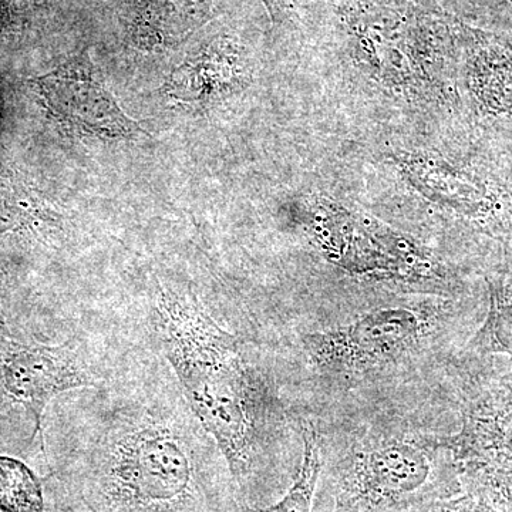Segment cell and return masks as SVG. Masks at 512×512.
Here are the masks:
<instances>
[{
	"mask_svg": "<svg viewBox=\"0 0 512 512\" xmlns=\"http://www.w3.org/2000/svg\"><path fill=\"white\" fill-rule=\"evenodd\" d=\"M101 480L110 504L126 512H175L192 500L194 461L170 430L143 429L120 441Z\"/></svg>",
	"mask_w": 512,
	"mask_h": 512,
	"instance_id": "2",
	"label": "cell"
},
{
	"mask_svg": "<svg viewBox=\"0 0 512 512\" xmlns=\"http://www.w3.org/2000/svg\"><path fill=\"white\" fill-rule=\"evenodd\" d=\"M156 325L192 412L217 441L231 473L245 476L254 457L255 423L237 340L200 303L174 292L161 293Z\"/></svg>",
	"mask_w": 512,
	"mask_h": 512,
	"instance_id": "1",
	"label": "cell"
},
{
	"mask_svg": "<svg viewBox=\"0 0 512 512\" xmlns=\"http://www.w3.org/2000/svg\"><path fill=\"white\" fill-rule=\"evenodd\" d=\"M430 477V458L421 447L392 441L356 454L346 483L353 500L379 508L409 501Z\"/></svg>",
	"mask_w": 512,
	"mask_h": 512,
	"instance_id": "6",
	"label": "cell"
},
{
	"mask_svg": "<svg viewBox=\"0 0 512 512\" xmlns=\"http://www.w3.org/2000/svg\"><path fill=\"white\" fill-rule=\"evenodd\" d=\"M32 84L57 123L80 136L119 140L144 133L120 109L89 57H76Z\"/></svg>",
	"mask_w": 512,
	"mask_h": 512,
	"instance_id": "4",
	"label": "cell"
},
{
	"mask_svg": "<svg viewBox=\"0 0 512 512\" xmlns=\"http://www.w3.org/2000/svg\"><path fill=\"white\" fill-rule=\"evenodd\" d=\"M423 320L403 308L379 309L349 325L311 333L305 349L323 373H363L402 359L419 345Z\"/></svg>",
	"mask_w": 512,
	"mask_h": 512,
	"instance_id": "3",
	"label": "cell"
},
{
	"mask_svg": "<svg viewBox=\"0 0 512 512\" xmlns=\"http://www.w3.org/2000/svg\"><path fill=\"white\" fill-rule=\"evenodd\" d=\"M468 491L493 512H512V468L463 467Z\"/></svg>",
	"mask_w": 512,
	"mask_h": 512,
	"instance_id": "11",
	"label": "cell"
},
{
	"mask_svg": "<svg viewBox=\"0 0 512 512\" xmlns=\"http://www.w3.org/2000/svg\"><path fill=\"white\" fill-rule=\"evenodd\" d=\"M468 349L481 356H503L512 365V282L491 288L487 313Z\"/></svg>",
	"mask_w": 512,
	"mask_h": 512,
	"instance_id": "8",
	"label": "cell"
},
{
	"mask_svg": "<svg viewBox=\"0 0 512 512\" xmlns=\"http://www.w3.org/2000/svg\"><path fill=\"white\" fill-rule=\"evenodd\" d=\"M0 382L28 410L37 434L50 400L92 386L93 379L70 346H13L0 355Z\"/></svg>",
	"mask_w": 512,
	"mask_h": 512,
	"instance_id": "5",
	"label": "cell"
},
{
	"mask_svg": "<svg viewBox=\"0 0 512 512\" xmlns=\"http://www.w3.org/2000/svg\"><path fill=\"white\" fill-rule=\"evenodd\" d=\"M303 456L295 483L281 501L258 512H312L313 495L322 470L319 434L311 423L303 424Z\"/></svg>",
	"mask_w": 512,
	"mask_h": 512,
	"instance_id": "9",
	"label": "cell"
},
{
	"mask_svg": "<svg viewBox=\"0 0 512 512\" xmlns=\"http://www.w3.org/2000/svg\"><path fill=\"white\" fill-rule=\"evenodd\" d=\"M446 447L463 467L512 468V380L477 394Z\"/></svg>",
	"mask_w": 512,
	"mask_h": 512,
	"instance_id": "7",
	"label": "cell"
},
{
	"mask_svg": "<svg viewBox=\"0 0 512 512\" xmlns=\"http://www.w3.org/2000/svg\"><path fill=\"white\" fill-rule=\"evenodd\" d=\"M0 511L42 512V487L22 461L0 457Z\"/></svg>",
	"mask_w": 512,
	"mask_h": 512,
	"instance_id": "10",
	"label": "cell"
},
{
	"mask_svg": "<svg viewBox=\"0 0 512 512\" xmlns=\"http://www.w3.org/2000/svg\"><path fill=\"white\" fill-rule=\"evenodd\" d=\"M430 512H493L487 507L473 493L467 491L463 497L456 498V500L450 501V503L437 505L433 511Z\"/></svg>",
	"mask_w": 512,
	"mask_h": 512,
	"instance_id": "12",
	"label": "cell"
},
{
	"mask_svg": "<svg viewBox=\"0 0 512 512\" xmlns=\"http://www.w3.org/2000/svg\"><path fill=\"white\" fill-rule=\"evenodd\" d=\"M510 2H512V0H510Z\"/></svg>",
	"mask_w": 512,
	"mask_h": 512,
	"instance_id": "14",
	"label": "cell"
},
{
	"mask_svg": "<svg viewBox=\"0 0 512 512\" xmlns=\"http://www.w3.org/2000/svg\"><path fill=\"white\" fill-rule=\"evenodd\" d=\"M5 329V318H3L2 313H0V330Z\"/></svg>",
	"mask_w": 512,
	"mask_h": 512,
	"instance_id": "13",
	"label": "cell"
}]
</instances>
